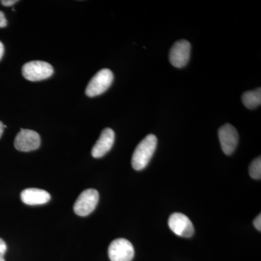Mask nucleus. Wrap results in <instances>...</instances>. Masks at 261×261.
I'll use <instances>...</instances> for the list:
<instances>
[{
    "instance_id": "nucleus-1",
    "label": "nucleus",
    "mask_w": 261,
    "mask_h": 261,
    "mask_svg": "<svg viewBox=\"0 0 261 261\" xmlns=\"http://www.w3.org/2000/svg\"><path fill=\"white\" fill-rule=\"evenodd\" d=\"M157 144V137L154 135H147L141 141L132 155V165L134 169L141 171L146 168L153 156Z\"/></svg>"
},
{
    "instance_id": "nucleus-2",
    "label": "nucleus",
    "mask_w": 261,
    "mask_h": 261,
    "mask_svg": "<svg viewBox=\"0 0 261 261\" xmlns=\"http://www.w3.org/2000/svg\"><path fill=\"white\" fill-rule=\"evenodd\" d=\"M22 73L25 80L31 82H39L51 76L54 70L47 62L35 61L25 63L23 66Z\"/></svg>"
},
{
    "instance_id": "nucleus-3",
    "label": "nucleus",
    "mask_w": 261,
    "mask_h": 261,
    "mask_svg": "<svg viewBox=\"0 0 261 261\" xmlns=\"http://www.w3.org/2000/svg\"><path fill=\"white\" fill-rule=\"evenodd\" d=\"M113 73L111 70L104 68L99 70L89 82L86 89V94L93 97L100 95L109 89L113 82Z\"/></svg>"
},
{
    "instance_id": "nucleus-4",
    "label": "nucleus",
    "mask_w": 261,
    "mask_h": 261,
    "mask_svg": "<svg viewBox=\"0 0 261 261\" xmlns=\"http://www.w3.org/2000/svg\"><path fill=\"white\" fill-rule=\"evenodd\" d=\"M99 192L94 189L82 192L73 205L75 214L80 216H87L93 212L99 201Z\"/></svg>"
},
{
    "instance_id": "nucleus-5",
    "label": "nucleus",
    "mask_w": 261,
    "mask_h": 261,
    "mask_svg": "<svg viewBox=\"0 0 261 261\" xmlns=\"http://www.w3.org/2000/svg\"><path fill=\"white\" fill-rule=\"evenodd\" d=\"M108 256L111 261H132L135 256V249L126 239H117L108 247Z\"/></svg>"
},
{
    "instance_id": "nucleus-6",
    "label": "nucleus",
    "mask_w": 261,
    "mask_h": 261,
    "mask_svg": "<svg viewBox=\"0 0 261 261\" xmlns=\"http://www.w3.org/2000/svg\"><path fill=\"white\" fill-rule=\"evenodd\" d=\"M168 226L175 234L182 238H191L195 228L190 219L181 213H174L168 219Z\"/></svg>"
},
{
    "instance_id": "nucleus-7",
    "label": "nucleus",
    "mask_w": 261,
    "mask_h": 261,
    "mask_svg": "<svg viewBox=\"0 0 261 261\" xmlns=\"http://www.w3.org/2000/svg\"><path fill=\"white\" fill-rule=\"evenodd\" d=\"M40 145V136L33 130L21 128L15 139V147L20 152L36 150Z\"/></svg>"
},
{
    "instance_id": "nucleus-8",
    "label": "nucleus",
    "mask_w": 261,
    "mask_h": 261,
    "mask_svg": "<svg viewBox=\"0 0 261 261\" xmlns=\"http://www.w3.org/2000/svg\"><path fill=\"white\" fill-rule=\"evenodd\" d=\"M191 44L187 40L178 41L173 44L169 53V61L176 68L185 67L190 61Z\"/></svg>"
},
{
    "instance_id": "nucleus-9",
    "label": "nucleus",
    "mask_w": 261,
    "mask_h": 261,
    "mask_svg": "<svg viewBox=\"0 0 261 261\" xmlns=\"http://www.w3.org/2000/svg\"><path fill=\"white\" fill-rule=\"evenodd\" d=\"M219 138L223 152L230 155L234 152L239 141V135L236 128L226 123L219 128Z\"/></svg>"
},
{
    "instance_id": "nucleus-10",
    "label": "nucleus",
    "mask_w": 261,
    "mask_h": 261,
    "mask_svg": "<svg viewBox=\"0 0 261 261\" xmlns=\"http://www.w3.org/2000/svg\"><path fill=\"white\" fill-rule=\"evenodd\" d=\"M114 141L115 133L113 130L110 128H105L92 148V155L95 159L106 155L112 148Z\"/></svg>"
},
{
    "instance_id": "nucleus-11",
    "label": "nucleus",
    "mask_w": 261,
    "mask_h": 261,
    "mask_svg": "<svg viewBox=\"0 0 261 261\" xmlns=\"http://www.w3.org/2000/svg\"><path fill=\"white\" fill-rule=\"evenodd\" d=\"M50 198L49 192L40 189H25L20 194L21 200L29 205H43L49 202Z\"/></svg>"
},
{
    "instance_id": "nucleus-12",
    "label": "nucleus",
    "mask_w": 261,
    "mask_h": 261,
    "mask_svg": "<svg viewBox=\"0 0 261 261\" xmlns=\"http://www.w3.org/2000/svg\"><path fill=\"white\" fill-rule=\"evenodd\" d=\"M244 106L248 109H254L258 107L261 104V89L245 92L242 97Z\"/></svg>"
},
{
    "instance_id": "nucleus-13",
    "label": "nucleus",
    "mask_w": 261,
    "mask_h": 261,
    "mask_svg": "<svg viewBox=\"0 0 261 261\" xmlns=\"http://www.w3.org/2000/svg\"><path fill=\"white\" fill-rule=\"evenodd\" d=\"M249 173L254 179H260L261 178V159L257 158L252 161L249 167Z\"/></svg>"
},
{
    "instance_id": "nucleus-14",
    "label": "nucleus",
    "mask_w": 261,
    "mask_h": 261,
    "mask_svg": "<svg viewBox=\"0 0 261 261\" xmlns=\"http://www.w3.org/2000/svg\"><path fill=\"white\" fill-rule=\"evenodd\" d=\"M6 243H5L3 239L0 238V261H5L4 256L5 252L7 251Z\"/></svg>"
},
{
    "instance_id": "nucleus-15",
    "label": "nucleus",
    "mask_w": 261,
    "mask_h": 261,
    "mask_svg": "<svg viewBox=\"0 0 261 261\" xmlns=\"http://www.w3.org/2000/svg\"><path fill=\"white\" fill-rule=\"evenodd\" d=\"M253 225L255 228H256L257 230H258L259 231H261V215L259 214L258 216L255 218V220L253 221Z\"/></svg>"
},
{
    "instance_id": "nucleus-16",
    "label": "nucleus",
    "mask_w": 261,
    "mask_h": 261,
    "mask_svg": "<svg viewBox=\"0 0 261 261\" xmlns=\"http://www.w3.org/2000/svg\"><path fill=\"white\" fill-rule=\"evenodd\" d=\"M8 24L7 19L5 18L4 13L0 11V28H4Z\"/></svg>"
},
{
    "instance_id": "nucleus-17",
    "label": "nucleus",
    "mask_w": 261,
    "mask_h": 261,
    "mask_svg": "<svg viewBox=\"0 0 261 261\" xmlns=\"http://www.w3.org/2000/svg\"><path fill=\"white\" fill-rule=\"evenodd\" d=\"M18 0H3L1 1L2 5L5 7L13 6L15 3H18Z\"/></svg>"
},
{
    "instance_id": "nucleus-18",
    "label": "nucleus",
    "mask_w": 261,
    "mask_h": 261,
    "mask_svg": "<svg viewBox=\"0 0 261 261\" xmlns=\"http://www.w3.org/2000/svg\"><path fill=\"white\" fill-rule=\"evenodd\" d=\"M4 46H3V43L0 42V60L3 58V55H4Z\"/></svg>"
},
{
    "instance_id": "nucleus-19",
    "label": "nucleus",
    "mask_w": 261,
    "mask_h": 261,
    "mask_svg": "<svg viewBox=\"0 0 261 261\" xmlns=\"http://www.w3.org/2000/svg\"><path fill=\"white\" fill-rule=\"evenodd\" d=\"M4 128V124H3V122L0 121V138H1L2 135H3Z\"/></svg>"
}]
</instances>
